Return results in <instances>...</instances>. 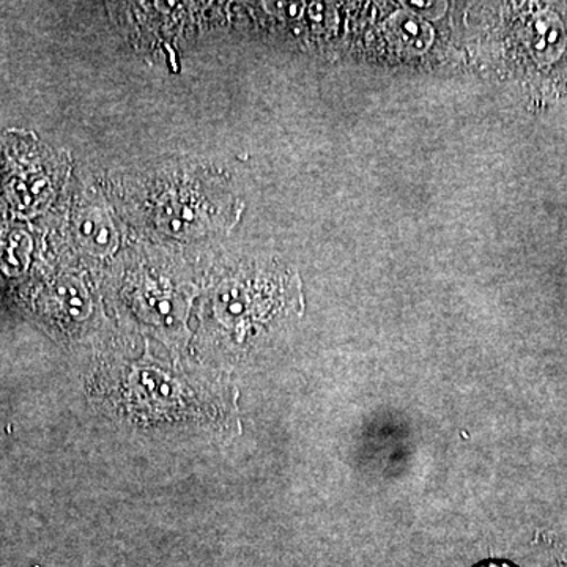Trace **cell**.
<instances>
[{
	"mask_svg": "<svg viewBox=\"0 0 567 567\" xmlns=\"http://www.w3.org/2000/svg\"><path fill=\"white\" fill-rule=\"evenodd\" d=\"M196 186L178 185L167 189L158 199L156 219L163 230L173 235L194 234L210 226L212 205Z\"/></svg>",
	"mask_w": 567,
	"mask_h": 567,
	"instance_id": "6da1fadb",
	"label": "cell"
},
{
	"mask_svg": "<svg viewBox=\"0 0 567 567\" xmlns=\"http://www.w3.org/2000/svg\"><path fill=\"white\" fill-rule=\"evenodd\" d=\"M477 567H513V566L507 565V563L492 561V563H486V565L477 566Z\"/></svg>",
	"mask_w": 567,
	"mask_h": 567,
	"instance_id": "7a4b0ae2",
	"label": "cell"
},
{
	"mask_svg": "<svg viewBox=\"0 0 567 567\" xmlns=\"http://www.w3.org/2000/svg\"><path fill=\"white\" fill-rule=\"evenodd\" d=\"M559 567H567V555L561 559V563H559Z\"/></svg>",
	"mask_w": 567,
	"mask_h": 567,
	"instance_id": "3957f363",
	"label": "cell"
}]
</instances>
